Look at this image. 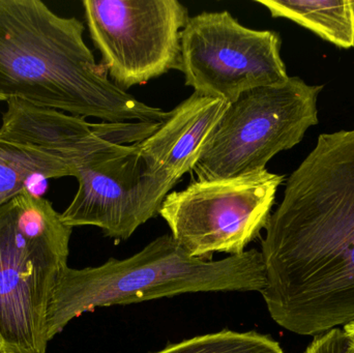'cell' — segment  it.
<instances>
[{
  "label": "cell",
  "mask_w": 354,
  "mask_h": 353,
  "mask_svg": "<svg viewBox=\"0 0 354 353\" xmlns=\"http://www.w3.org/2000/svg\"><path fill=\"white\" fill-rule=\"evenodd\" d=\"M324 85L299 77L243 93L228 105L193 171L197 180L235 178L266 169L281 151L293 149L318 124Z\"/></svg>",
  "instance_id": "obj_5"
},
{
  "label": "cell",
  "mask_w": 354,
  "mask_h": 353,
  "mask_svg": "<svg viewBox=\"0 0 354 353\" xmlns=\"http://www.w3.org/2000/svg\"><path fill=\"white\" fill-rule=\"evenodd\" d=\"M2 350V342H1V338H0V352Z\"/></svg>",
  "instance_id": "obj_17"
},
{
  "label": "cell",
  "mask_w": 354,
  "mask_h": 353,
  "mask_svg": "<svg viewBox=\"0 0 354 353\" xmlns=\"http://www.w3.org/2000/svg\"><path fill=\"white\" fill-rule=\"evenodd\" d=\"M135 144L129 153L78 169L74 176L78 191L62 213L64 224L72 228L95 226L120 242L159 216L149 198Z\"/></svg>",
  "instance_id": "obj_10"
},
{
  "label": "cell",
  "mask_w": 354,
  "mask_h": 353,
  "mask_svg": "<svg viewBox=\"0 0 354 353\" xmlns=\"http://www.w3.org/2000/svg\"><path fill=\"white\" fill-rule=\"evenodd\" d=\"M228 105L193 93L151 136L135 144L149 196L158 209L180 178L193 171Z\"/></svg>",
  "instance_id": "obj_11"
},
{
  "label": "cell",
  "mask_w": 354,
  "mask_h": 353,
  "mask_svg": "<svg viewBox=\"0 0 354 353\" xmlns=\"http://www.w3.org/2000/svg\"><path fill=\"white\" fill-rule=\"evenodd\" d=\"M72 232L50 201L29 190L0 207L2 352H46L48 309Z\"/></svg>",
  "instance_id": "obj_4"
},
{
  "label": "cell",
  "mask_w": 354,
  "mask_h": 353,
  "mask_svg": "<svg viewBox=\"0 0 354 353\" xmlns=\"http://www.w3.org/2000/svg\"><path fill=\"white\" fill-rule=\"evenodd\" d=\"M160 124H91L79 116L12 99L2 115L0 137L45 149L72 164L77 172L89 164L129 153Z\"/></svg>",
  "instance_id": "obj_9"
},
{
  "label": "cell",
  "mask_w": 354,
  "mask_h": 353,
  "mask_svg": "<svg viewBox=\"0 0 354 353\" xmlns=\"http://www.w3.org/2000/svg\"><path fill=\"white\" fill-rule=\"evenodd\" d=\"M0 353H8V352H2V350H1V352H0Z\"/></svg>",
  "instance_id": "obj_18"
},
{
  "label": "cell",
  "mask_w": 354,
  "mask_h": 353,
  "mask_svg": "<svg viewBox=\"0 0 354 353\" xmlns=\"http://www.w3.org/2000/svg\"><path fill=\"white\" fill-rule=\"evenodd\" d=\"M72 164L53 153L27 143L0 137V207L29 190L32 178L75 176Z\"/></svg>",
  "instance_id": "obj_13"
},
{
  "label": "cell",
  "mask_w": 354,
  "mask_h": 353,
  "mask_svg": "<svg viewBox=\"0 0 354 353\" xmlns=\"http://www.w3.org/2000/svg\"><path fill=\"white\" fill-rule=\"evenodd\" d=\"M264 285L263 259L256 249L222 260H203L189 256L171 234H164L130 258H110L101 267L83 269L66 267L50 300L48 339L99 307L195 292H261Z\"/></svg>",
  "instance_id": "obj_3"
},
{
  "label": "cell",
  "mask_w": 354,
  "mask_h": 353,
  "mask_svg": "<svg viewBox=\"0 0 354 353\" xmlns=\"http://www.w3.org/2000/svg\"><path fill=\"white\" fill-rule=\"evenodd\" d=\"M283 182L284 176L268 169L194 180L185 190L168 194L159 216L189 256L212 260L214 253L241 255L266 229Z\"/></svg>",
  "instance_id": "obj_6"
},
{
  "label": "cell",
  "mask_w": 354,
  "mask_h": 353,
  "mask_svg": "<svg viewBox=\"0 0 354 353\" xmlns=\"http://www.w3.org/2000/svg\"><path fill=\"white\" fill-rule=\"evenodd\" d=\"M153 353H284L278 342L257 332L223 330L170 344Z\"/></svg>",
  "instance_id": "obj_14"
},
{
  "label": "cell",
  "mask_w": 354,
  "mask_h": 353,
  "mask_svg": "<svg viewBox=\"0 0 354 353\" xmlns=\"http://www.w3.org/2000/svg\"><path fill=\"white\" fill-rule=\"evenodd\" d=\"M342 330L346 339L347 353H354V321L347 323Z\"/></svg>",
  "instance_id": "obj_16"
},
{
  "label": "cell",
  "mask_w": 354,
  "mask_h": 353,
  "mask_svg": "<svg viewBox=\"0 0 354 353\" xmlns=\"http://www.w3.org/2000/svg\"><path fill=\"white\" fill-rule=\"evenodd\" d=\"M268 313L318 336L354 321V128L319 135L261 242Z\"/></svg>",
  "instance_id": "obj_1"
},
{
  "label": "cell",
  "mask_w": 354,
  "mask_h": 353,
  "mask_svg": "<svg viewBox=\"0 0 354 353\" xmlns=\"http://www.w3.org/2000/svg\"><path fill=\"white\" fill-rule=\"evenodd\" d=\"M89 35L112 82L126 91L181 68L189 10L177 0H84Z\"/></svg>",
  "instance_id": "obj_8"
},
{
  "label": "cell",
  "mask_w": 354,
  "mask_h": 353,
  "mask_svg": "<svg viewBox=\"0 0 354 353\" xmlns=\"http://www.w3.org/2000/svg\"><path fill=\"white\" fill-rule=\"evenodd\" d=\"M85 26L39 0H0V101L106 122L162 124L169 112L116 86L85 44Z\"/></svg>",
  "instance_id": "obj_2"
},
{
  "label": "cell",
  "mask_w": 354,
  "mask_h": 353,
  "mask_svg": "<svg viewBox=\"0 0 354 353\" xmlns=\"http://www.w3.org/2000/svg\"><path fill=\"white\" fill-rule=\"evenodd\" d=\"M272 18L288 19L343 49L354 47V1L256 0Z\"/></svg>",
  "instance_id": "obj_12"
},
{
  "label": "cell",
  "mask_w": 354,
  "mask_h": 353,
  "mask_svg": "<svg viewBox=\"0 0 354 353\" xmlns=\"http://www.w3.org/2000/svg\"><path fill=\"white\" fill-rule=\"evenodd\" d=\"M304 353H347V343L343 330L333 329L315 336Z\"/></svg>",
  "instance_id": "obj_15"
},
{
  "label": "cell",
  "mask_w": 354,
  "mask_h": 353,
  "mask_svg": "<svg viewBox=\"0 0 354 353\" xmlns=\"http://www.w3.org/2000/svg\"><path fill=\"white\" fill-rule=\"evenodd\" d=\"M281 47L276 31L248 28L227 10L203 12L181 32L180 72L194 93L230 104L288 80Z\"/></svg>",
  "instance_id": "obj_7"
}]
</instances>
